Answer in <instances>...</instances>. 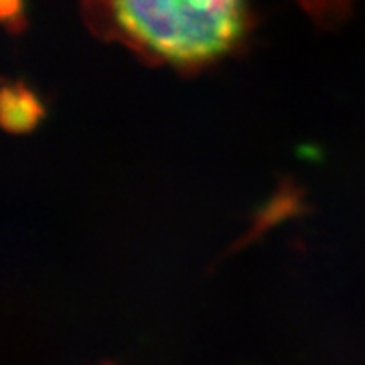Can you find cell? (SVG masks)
<instances>
[{"label": "cell", "mask_w": 365, "mask_h": 365, "mask_svg": "<svg viewBox=\"0 0 365 365\" xmlns=\"http://www.w3.org/2000/svg\"><path fill=\"white\" fill-rule=\"evenodd\" d=\"M81 16L98 39L181 73L244 49L254 26L250 0H81Z\"/></svg>", "instance_id": "cell-1"}, {"label": "cell", "mask_w": 365, "mask_h": 365, "mask_svg": "<svg viewBox=\"0 0 365 365\" xmlns=\"http://www.w3.org/2000/svg\"><path fill=\"white\" fill-rule=\"evenodd\" d=\"M45 116L39 96L21 81H6L0 96V118L4 130L23 134L31 132Z\"/></svg>", "instance_id": "cell-2"}, {"label": "cell", "mask_w": 365, "mask_h": 365, "mask_svg": "<svg viewBox=\"0 0 365 365\" xmlns=\"http://www.w3.org/2000/svg\"><path fill=\"white\" fill-rule=\"evenodd\" d=\"M304 13L319 26H337L351 13L353 0H299Z\"/></svg>", "instance_id": "cell-3"}, {"label": "cell", "mask_w": 365, "mask_h": 365, "mask_svg": "<svg viewBox=\"0 0 365 365\" xmlns=\"http://www.w3.org/2000/svg\"><path fill=\"white\" fill-rule=\"evenodd\" d=\"M0 14H2L4 25L13 33H16L25 25V2L23 0H0Z\"/></svg>", "instance_id": "cell-4"}]
</instances>
